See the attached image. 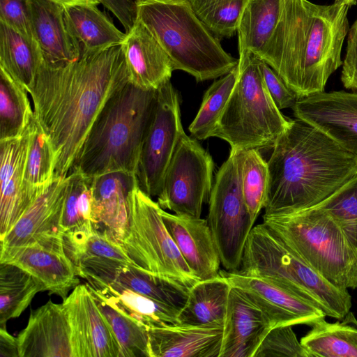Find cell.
<instances>
[{
  "mask_svg": "<svg viewBox=\"0 0 357 357\" xmlns=\"http://www.w3.org/2000/svg\"><path fill=\"white\" fill-rule=\"evenodd\" d=\"M128 82L121 45L81 52L64 65L42 64L29 93L53 147L55 178L67 176L103 107Z\"/></svg>",
  "mask_w": 357,
  "mask_h": 357,
  "instance_id": "obj_1",
  "label": "cell"
},
{
  "mask_svg": "<svg viewBox=\"0 0 357 357\" xmlns=\"http://www.w3.org/2000/svg\"><path fill=\"white\" fill-rule=\"evenodd\" d=\"M350 6L309 0H281L275 29L257 57L282 78L298 99L324 91L342 65Z\"/></svg>",
  "mask_w": 357,
  "mask_h": 357,
  "instance_id": "obj_2",
  "label": "cell"
},
{
  "mask_svg": "<svg viewBox=\"0 0 357 357\" xmlns=\"http://www.w3.org/2000/svg\"><path fill=\"white\" fill-rule=\"evenodd\" d=\"M356 162L355 155L316 128L290 120L267 161L264 215L293 213L318 204L357 173Z\"/></svg>",
  "mask_w": 357,
  "mask_h": 357,
  "instance_id": "obj_3",
  "label": "cell"
},
{
  "mask_svg": "<svg viewBox=\"0 0 357 357\" xmlns=\"http://www.w3.org/2000/svg\"><path fill=\"white\" fill-rule=\"evenodd\" d=\"M156 90L129 82L106 103L70 170L96 177L123 171L136 174Z\"/></svg>",
  "mask_w": 357,
  "mask_h": 357,
  "instance_id": "obj_4",
  "label": "cell"
},
{
  "mask_svg": "<svg viewBox=\"0 0 357 357\" xmlns=\"http://www.w3.org/2000/svg\"><path fill=\"white\" fill-rule=\"evenodd\" d=\"M137 19L168 55L174 70L197 82L231 71L238 59L228 54L199 18L188 0H137Z\"/></svg>",
  "mask_w": 357,
  "mask_h": 357,
  "instance_id": "obj_5",
  "label": "cell"
},
{
  "mask_svg": "<svg viewBox=\"0 0 357 357\" xmlns=\"http://www.w3.org/2000/svg\"><path fill=\"white\" fill-rule=\"evenodd\" d=\"M236 271L277 284L319 307L326 316L343 319L350 312L348 289L333 285L311 268L264 223L252 227Z\"/></svg>",
  "mask_w": 357,
  "mask_h": 357,
  "instance_id": "obj_6",
  "label": "cell"
},
{
  "mask_svg": "<svg viewBox=\"0 0 357 357\" xmlns=\"http://www.w3.org/2000/svg\"><path fill=\"white\" fill-rule=\"evenodd\" d=\"M262 223L329 282L357 288V252L328 214L312 207L286 215H264Z\"/></svg>",
  "mask_w": 357,
  "mask_h": 357,
  "instance_id": "obj_7",
  "label": "cell"
},
{
  "mask_svg": "<svg viewBox=\"0 0 357 357\" xmlns=\"http://www.w3.org/2000/svg\"><path fill=\"white\" fill-rule=\"evenodd\" d=\"M259 63L254 54L239 53L235 84L213 132L231 149L272 148L291 120L273 100Z\"/></svg>",
  "mask_w": 357,
  "mask_h": 357,
  "instance_id": "obj_8",
  "label": "cell"
},
{
  "mask_svg": "<svg viewBox=\"0 0 357 357\" xmlns=\"http://www.w3.org/2000/svg\"><path fill=\"white\" fill-rule=\"evenodd\" d=\"M160 209L158 203L136 185L128 197L127 225L119 243L139 268L192 287L199 280L169 233Z\"/></svg>",
  "mask_w": 357,
  "mask_h": 357,
  "instance_id": "obj_9",
  "label": "cell"
},
{
  "mask_svg": "<svg viewBox=\"0 0 357 357\" xmlns=\"http://www.w3.org/2000/svg\"><path fill=\"white\" fill-rule=\"evenodd\" d=\"M243 151L231 149L218 171L210 197L207 217L222 266L238 271L248 237L253 227L241 187Z\"/></svg>",
  "mask_w": 357,
  "mask_h": 357,
  "instance_id": "obj_10",
  "label": "cell"
},
{
  "mask_svg": "<svg viewBox=\"0 0 357 357\" xmlns=\"http://www.w3.org/2000/svg\"><path fill=\"white\" fill-rule=\"evenodd\" d=\"M213 169L211 155L184 133L164 174L158 204L178 215L200 218L209 200Z\"/></svg>",
  "mask_w": 357,
  "mask_h": 357,
  "instance_id": "obj_11",
  "label": "cell"
},
{
  "mask_svg": "<svg viewBox=\"0 0 357 357\" xmlns=\"http://www.w3.org/2000/svg\"><path fill=\"white\" fill-rule=\"evenodd\" d=\"M184 133L179 96L168 81L156 90L136 171L137 185L148 196L158 195L166 169Z\"/></svg>",
  "mask_w": 357,
  "mask_h": 357,
  "instance_id": "obj_12",
  "label": "cell"
},
{
  "mask_svg": "<svg viewBox=\"0 0 357 357\" xmlns=\"http://www.w3.org/2000/svg\"><path fill=\"white\" fill-rule=\"evenodd\" d=\"M0 263L15 265L34 277L44 291L67 298L79 284L75 267L66 255L63 236H51L18 246H1Z\"/></svg>",
  "mask_w": 357,
  "mask_h": 357,
  "instance_id": "obj_13",
  "label": "cell"
},
{
  "mask_svg": "<svg viewBox=\"0 0 357 357\" xmlns=\"http://www.w3.org/2000/svg\"><path fill=\"white\" fill-rule=\"evenodd\" d=\"M63 243L76 275L86 282L107 280L123 266L138 267L109 231L92 222L65 231Z\"/></svg>",
  "mask_w": 357,
  "mask_h": 357,
  "instance_id": "obj_14",
  "label": "cell"
},
{
  "mask_svg": "<svg viewBox=\"0 0 357 357\" xmlns=\"http://www.w3.org/2000/svg\"><path fill=\"white\" fill-rule=\"evenodd\" d=\"M63 305L74 357H121L117 339L86 284L77 285Z\"/></svg>",
  "mask_w": 357,
  "mask_h": 357,
  "instance_id": "obj_15",
  "label": "cell"
},
{
  "mask_svg": "<svg viewBox=\"0 0 357 357\" xmlns=\"http://www.w3.org/2000/svg\"><path fill=\"white\" fill-rule=\"evenodd\" d=\"M294 116L316 128L357 157V93L321 92L298 99Z\"/></svg>",
  "mask_w": 357,
  "mask_h": 357,
  "instance_id": "obj_16",
  "label": "cell"
},
{
  "mask_svg": "<svg viewBox=\"0 0 357 357\" xmlns=\"http://www.w3.org/2000/svg\"><path fill=\"white\" fill-rule=\"evenodd\" d=\"M220 273L261 310L271 328L302 324L310 326L326 316L319 307L266 280L238 271L220 270Z\"/></svg>",
  "mask_w": 357,
  "mask_h": 357,
  "instance_id": "obj_17",
  "label": "cell"
},
{
  "mask_svg": "<svg viewBox=\"0 0 357 357\" xmlns=\"http://www.w3.org/2000/svg\"><path fill=\"white\" fill-rule=\"evenodd\" d=\"M17 339L20 357H74L70 327L63 303L49 301L32 310Z\"/></svg>",
  "mask_w": 357,
  "mask_h": 357,
  "instance_id": "obj_18",
  "label": "cell"
},
{
  "mask_svg": "<svg viewBox=\"0 0 357 357\" xmlns=\"http://www.w3.org/2000/svg\"><path fill=\"white\" fill-rule=\"evenodd\" d=\"M163 222L188 266L199 280L217 277L221 264L208 221L160 209Z\"/></svg>",
  "mask_w": 357,
  "mask_h": 357,
  "instance_id": "obj_19",
  "label": "cell"
},
{
  "mask_svg": "<svg viewBox=\"0 0 357 357\" xmlns=\"http://www.w3.org/2000/svg\"><path fill=\"white\" fill-rule=\"evenodd\" d=\"M271 326L261 310L231 286L219 357H254Z\"/></svg>",
  "mask_w": 357,
  "mask_h": 357,
  "instance_id": "obj_20",
  "label": "cell"
},
{
  "mask_svg": "<svg viewBox=\"0 0 357 357\" xmlns=\"http://www.w3.org/2000/svg\"><path fill=\"white\" fill-rule=\"evenodd\" d=\"M29 135V124L20 136L0 140V240L32 204L24 190Z\"/></svg>",
  "mask_w": 357,
  "mask_h": 357,
  "instance_id": "obj_21",
  "label": "cell"
},
{
  "mask_svg": "<svg viewBox=\"0 0 357 357\" xmlns=\"http://www.w3.org/2000/svg\"><path fill=\"white\" fill-rule=\"evenodd\" d=\"M121 45L128 82L144 90H157L174 71L167 53L137 19Z\"/></svg>",
  "mask_w": 357,
  "mask_h": 357,
  "instance_id": "obj_22",
  "label": "cell"
},
{
  "mask_svg": "<svg viewBox=\"0 0 357 357\" xmlns=\"http://www.w3.org/2000/svg\"><path fill=\"white\" fill-rule=\"evenodd\" d=\"M67 185V176L56 178L0 240V245H23L46 237L63 236L61 222Z\"/></svg>",
  "mask_w": 357,
  "mask_h": 357,
  "instance_id": "obj_23",
  "label": "cell"
},
{
  "mask_svg": "<svg viewBox=\"0 0 357 357\" xmlns=\"http://www.w3.org/2000/svg\"><path fill=\"white\" fill-rule=\"evenodd\" d=\"M223 326L166 324L148 327L150 357H219Z\"/></svg>",
  "mask_w": 357,
  "mask_h": 357,
  "instance_id": "obj_24",
  "label": "cell"
},
{
  "mask_svg": "<svg viewBox=\"0 0 357 357\" xmlns=\"http://www.w3.org/2000/svg\"><path fill=\"white\" fill-rule=\"evenodd\" d=\"M30 15L33 36L44 63L61 66L80 57L81 47L68 29L64 7L50 0H30Z\"/></svg>",
  "mask_w": 357,
  "mask_h": 357,
  "instance_id": "obj_25",
  "label": "cell"
},
{
  "mask_svg": "<svg viewBox=\"0 0 357 357\" xmlns=\"http://www.w3.org/2000/svg\"><path fill=\"white\" fill-rule=\"evenodd\" d=\"M137 185L136 174L119 171L92 178L97 225L119 241L128 220V197Z\"/></svg>",
  "mask_w": 357,
  "mask_h": 357,
  "instance_id": "obj_26",
  "label": "cell"
},
{
  "mask_svg": "<svg viewBox=\"0 0 357 357\" xmlns=\"http://www.w3.org/2000/svg\"><path fill=\"white\" fill-rule=\"evenodd\" d=\"M231 288L229 280L220 273L197 282L190 287L186 303L178 314V324L223 326Z\"/></svg>",
  "mask_w": 357,
  "mask_h": 357,
  "instance_id": "obj_27",
  "label": "cell"
},
{
  "mask_svg": "<svg viewBox=\"0 0 357 357\" xmlns=\"http://www.w3.org/2000/svg\"><path fill=\"white\" fill-rule=\"evenodd\" d=\"M96 6L82 3L64 8L68 29L79 43L81 52H97L121 45L126 36Z\"/></svg>",
  "mask_w": 357,
  "mask_h": 357,
  "instance_id": "obj_28",
  "label": "cell"
},
{
  "mask_svg": "<svg viewBox=\"0 0 357 357\" xmlns=\"http://www.w3.org/2000/svg\"><path fill=\"white\" fill-rule=\"evenodd\" d=\"M43 63L42 52L34 39L0 21V68L29 92Z\"/></svg>",
  "mask_w": 357,
  "mask_h": 357,
  "instance_id": "obj_29",
  "label": "cell"
},
{
  "mask_svg": "<svg viewBox=\"0 0 357 357\" xmlns=\"http://www.w3.org/2000/svg\"><path fill=\"white\" fill-rule=\"evenodd\" d=\"M87 285L117 339L121 357H150L149 326L134 318L105 290Z\"/></svg>",
  "mask_w": 357,
  "mask_h": 357,
  "instance_id": "obj_30",
  "label": "cell"
},
{
  "mask_svg": "<svg viewBox=\"0 0 357 357\" xmlns=\"http://www.w3.org/2000/svg\"><path fill=\"white\" fill-rule=\"evenodd\" d=\"M98 282H115L179 311L186 303L190 287L174 278L136 266L121 267L107 280Z\"/></svg>",
  "mask_w": 357,
  "mask_h": 357,
  "instance_id": "obj_31",
  "label": "cell"
},
{
  "mask_svg": "<svg viewBox=\"0 0 357 357\" xmlns=\"http://www.w3.org/2000/svg\"><path fill=\"white\" fill-rule=\"evenodd\" d=\"M300 340L310 357H357V320L349 312L342 321L321 319Z\"/></svg>",
  "mask_w": 357,
  "mask_h": 357,
  "instance_id": "obj_32",
  "label": "cell"
},
{
  "mask_svg": "<svg viewBox=\"0 0 357 357\" xmlns=\"http://www.w3.org/2000/svg\"><path fill=\"white\" fill-rule=\"evenodd\" d=\"M29 131L24 190L33 203L56 178V159L50 139L36 121L34 114L29 123Z\"/></svg>",
  "mask_w": 357,
  "mask_h": 357,
  "instance_id": "obj_33",
  "label": "cell"
},
{
  "mask_svg": "<svg viewBox=\"0 0 357 357\" xmlns=\"http://www.w3.org/2000/svg\"><path fill=\"white\" fill-rule=\"evenodd\" d=\"M280 7L281 0H247L237 26L239 53L260 54L275 29Z\"/></svg>",
  "mask_w": 357,
  "mask_h": 357,
  "instance_id": "obj_34",
  "label": "cell"
},
{
  "mask_svg": "<svg viewBox=\"0 0 357 357\" xmlns=\"http://www.w3.org/2000/svg\"><path fill=\"white\" fill-rule=\"evenodd\" d=\"M44 291L42 284L20 267L0 263V328L18 317L36 294Z\"/></svg>",
  "mask_w": 357,
  "mask_h": 357,
  "instance_id": "obj_35",
  "label": "cell"
},
{
  "mask_svg": "<svg viewBox=\"0 0 357 357\" xmlns=\"http://www.w3.org/2000/svg\"><path fill=\"white\" fill-rule=\"evenodd\" d=\"M28 93L0 68V140L17 137L28 127L33 116Z\"/></svg>",
  "mask_w": 357,
  "mask_h": 357,
  "instance_id": "obj_36",
  "label": "cell"
},
{
  "mask_svg": "<svg viewBox=\"0 0 357 357\" xmlns=\"http://www.w3.org/2000/svg\"><path fill=\"white\" fill-rule=\"evenodd\" d=\"M112 295L134 318L147 326L178 324L179 310L153 300L115 282H86Z\"/></svg>",
  "mask_w": 357,
  "mask_h": 357,
  "instance_id": "obj_37",
  "label": "cell"
},
{
  "mask_svg": "<svg viewBox=\"0 0 357 357\" xmlns=\"http://www.w3.org/2000/svg\"><path fill=\"white\" fill-rule=\"evenodd\" d=\"M237 73L236 66L213 82L205 92L199 109L188 128L195 139L203 140L212 137L234 86Z\"/></svg>",
  "mask_w": 357,
  "mask_h": 357,
  "instance_id": "obj_38",
  "label": "cell"
},
{
  "mask_svg": "<svg viewBox=\"0 0 357 357\" xmlns=\"http://www.w3.org/2000/svg\"><path fill=\"white\" fill-rule=\"evenodd\" d=\"M66 176L68 185L61 222L63 233L90 222L97 225L92 177L73 170L70 171Z\"/></svg>",
  "mask_w": 357,
  "mask_h": 357,
  "instance_id": "obj_39",
  "label": "cell"
},
{
  "mask_svg": "<svg viewBox=\"0 0 357 357\" xmlns=\"http://www.w3.org/2000/svg\"><path fill=\"white\" fill-rule=\"evenodd\" d=\"M268 184L267 162L257 149L243 151L241 187L245 202L255 222L264 207Z\"/></svg>",
  "mask_w": 357,
  "mask_h": 357,
  "instance_id": "obj_40",
  "label": "cell"
},
{
  "mask_svg": "<svg viewBox=\"0 0 357 357\" xmlns=\"http://www.w3.org/2000/svg\"><path fill=\"white\" fill-rule=\"evenodd\" d=\"M193 10L219 39L236 33L241 11L247 0H188Z\"/></svg>",
  "mask_w": 357,
  "mask_h": 357,
  "instance_id": "obj_41",
  "label": "cell"
},
{
  "mask_svg": "<svg viewBox=\"0 0 357 357\" xmlns=\"http://www.w3.org/2000/svg\"><path fill=\"white\" fill-rule=\"evenodd\" d=\"M312 207L331 216L357 252V173L326 199Z\"/></svg>",
  "mask_w": 357,
  "mask_h": 357,
  "instance_id": "obj_42",
  "label": "cell"
},
{
  "mask_svg": "<svg viewBox=\"0 0 357 357\" xmlns=\"http://www.w3.org/2000/svg\"><path fill=\"white\" fill-rule=\"evenodd\" d=\"M310 357L292 329V326L271 328L254 357Z\"/></svg>",
  "mask_w": 357,
  "mask_h": 357,
  "instance_id": "obj_43",
  "label": "cell"
},
{
  "mask_svg": "<svg viewBox=\"0 0 357 357\" xmlns=\"http://www.w3.org/2000/svg\"><path fill=\"white\" fill-rule=\"evenodd\" d=\"M0 21L23 36L33 38L30 0H0Z\"/></svg>",
  "mask_w": 357,
  "mask_h": 357,
  "instance_id": "obj_44",
  "label": "cell"
},
{
  "mask_svg": "<svg viewBox=\"0 0 357 357\" xmlns=\"http://www.w3.org/2000/svg\"><path fill=\"white\" fill-rule=\"evenodd\" d=\"M259 66L264 83L278 109H292L298 100L294 92L270 66L260 59Z\"/></svg>",
  "mask_w": 357,
  "mask_h": 357,
  "instance_id": "obj_45",
  "label": "cell"
},
{
  "mask_svg": "<svg viewBox=\"0 0 357 357\" xmlns=\"http://www.w3.org/2000/svg\"><path fill=\"white\" fill-rule=\"evenodd\" d=\"M342 66L343 86L357 93V19L347 33L346 53Z\"/></svg>",
  "mask_w": 357,
  "mask_h": 357,
  "instance_id": "obj_46",
  "label": "cell"
},
{
  "mask_svg": "<svg viewBox=\"0 0 357 357\" xmlns=\"http://www.w3.org/2000/svg\"><path fill=\"white\" fill-rule=\"evenodd\" d=\"M101 3L118 18L128 33L137 20V3L135 0H102Z\"/></svg>",
  "mask_w": 357,
  "mask_h": 357,
  "instance_id": "obj_47",
  "label": "cell"
},
{
  "mask_svg": "<svg viewBox=\"0 0 357 357\" xmlns=\"http://www.w3.org/2000/svg\"><path fill=\"white\" fill-rule=\"evenodd\" d=\"M0 357H20L17 337L0 328Z\"/></svg>",
  "mask_w": 357,
  "mask_h": 357,
  "instance_id": "obj_48",
  "label": "cell"
},
{
  "mask_svg": "<svg viewBox=\"0 0 357 357\" xmlns=\"http://www.w3.org/2000/svg\"><path fill=\"white\" fill-rule=\"evenodd\" d=\"M64 8L82 3H91L98 5L101 3L102 0H50Z\"/></svg>",
  "mask_w": 357,
  "mask_h": 357,
  "instance_id": "obj_49",
  "label": "cell"
},
{
  "mask_svg": "<svg viewBox=\"0 0 357 357\" xmlns=\"http://www.w3.org/2000/svg\"><path fill=\"white\" fill-rule=\"evenodd\" d=\"M335 2L348 5L349 6H354L357 3V0H335Z\"/></svg>",
  "mask_w": 357,
  "mask_h": 357,
  "instance_id": "obj_50",
  "label": "cell"
},
{
  "mask_svg": "<svg viewBox=\"0 0 357 357\" xmlns=\"http://www.w3.org/2000/svg\"><path fill=\"white\" fill-rule=\"evenodd\" d=\"M356 171H357V157H356Z\"/></svg>",
  "mask_w": 357,
  "mask_h": 357,
  "instance_id": "obj_51",
  "label": "cell"
}]
</instances>
